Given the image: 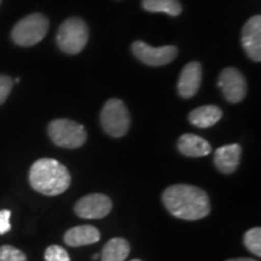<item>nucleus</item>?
I'll use <instances>...</instances> for the list:
<instances>
[{
    "label": "nucleus",
    "instance_id": "obj_16",
    "mask_svg": "<svg viewBox=\"0 0 261 261\" xmlns=\"http://www.w3.org/2000/svg\"><path fill=\"white\" fill-rule=\"evenodd\" d=\"M129 244L123 238L108 241L102 250V261H125L129 254Z\"/></svg>",
    "mask_w": 261,
    "mask_h": 261
},
{
    "label": "nucleus",
    "instance_id": "obj_19",
    "mask_svg": "<svg viewBox=\"0 0 261 261\" xmlns=\"http://www.w3.org/2000/svg\"><path fill=\"white\" fill-rule=\"evenodd\" d=\"M0 261H27L23 252L12 246L0 247Z\"/></svg>",
    "mask_w": 261,
    "mask_h": 261
},
{
    "label": "nucleus",
    "instance_id": "obj_5",
    "mask_svg": "<svg viewBox=\"0 0 261 261\" xmlns=\"http://www.w3.org/2000/svg\"><path fill=\"white\" fill-rule=\"evenodd\" d=\"M103 129L114 138H120L128 132L130 117L125 103L117 98H112L104 104L100 113Z\"/></svg>",
    "mask_w": 261,
    "mask_h": 261
},
{
    "label": "nucleus",
    "instance_id": "obj_24",
    "mask_svg": "<svg viewBox=\"0 0 261 261\" xmlns=\"http://www.w3.org/2000/svg\"><path fill=\"white\" fill-rule=\"evenodd\" d=\"M98 257H99V254H96V255H94V256H93V259H94V260H97V259H98Z\"/></svg>",
    "mask_w": 261,
    "mask_h": 261
},
{
    "label": "nucleus",
    "instance_id": "obj_20",
    "mask_svg": "<svg viewBox=\"0 0 261 261\" xmlns=\"http://www.w3.org/2000/svg\"><path fill=\"white\" fill-rule=\"evenodd\" d=\"M45 260L46 261H70V256L67 250L61 246H50L45 250Z\"/></svg>",
    "mask_w": 261,
    "mask_h": 261
},
{
    "label": "nucleus",
    "instance_id": "obj_3",
    "mask_svg": "<svg viewBox=\"0 0 261 261\" xmlns=\"http://www.w3.org/2000/svg\"><path fill=\"white\" fill-rule=\"evenodd\" d=\"M89 27L79 17H70L61 24L57 33V44L68 55H76L89 41Z\"/></svg>",
    "mask_w": 261,
    "mask_h": 261
},
{
    "label": "nucleus",
    "instance_id": "obj_1",
    "mask_svg": "<svg viewBox=\"0 0 261 261\" xmlns=\"http://www.w3.org/2000/svg\"><path fill=\"white\" fill-rule=\"evenodd\" d=\"M162 201L173 217L182 220L203 219L211 212L208 195L194 185H172L163 192Z\"/></svg>",
    "mask_w": 261,
    "mask_h": 261
},
{
    "label": "nucleus",
    "instance_id": "obj_12",
    "mask_svg": "<svg viewBox=\"0 0 261 261\" xmlns=\"http://www.w3.org/2000/svg\"><path fill=\"white\" fill-rule=\"evenodd\" d=\"M242 148L240 144L223 145L215 150L214 165L224 174H231L240 165Z\"/></svg>",
    "mask_w": 261,
    "mask_h": 261
},
{
    "label": "nucleus",
    "instance_id": "obj_23",
    "mask_svg": "<svg viewBox=\"0 0 261 261\" xmlns=\"http://www.w3.org/2000/svg\"><path fill=\"white\" fill-rule=\"evenodd\" d=\"M226 261H256V260L250 259V257H238V259H230Z\"/></svg>",
    "mask_w": 261,
    "mask_h": 261
},
{
    "label": "nucleus",
    "instance_id": "obj_9",
    "mask_svg": "<svg viewBox=\"0 0 261 261\" xmlns=\"http://www.w3.org/2000/svg\"><path fill=\"white\" fill-rule=\"evenodd\" d=\"M112 200L103 194L84 196L75 204L74 211L83 219H102L112 212Z\"/></svg>",
    "mask_w": 261,
    "mask_h": 261
},
{
    "label": "nucleus",
    "instance_id": "obj_18",
    "mask_svg": "<svg viewBox=\"0 0 261 261\" xmlns=\"http://www.w3.org/2000/svg\"><path fill=\"white\" fill-rule=\"evenodd\" d=\"M244 246L254 255L261 256V228L254 227L244 233Z\"/></svg>",
    "mask_w": 261,
    "mask_h": 261
},
{
    "label": "nucleus",
    "instance_id": "obj_26",
    "mask_svg": "<svg viewBox=\"0 0 261 261\" xmlns=\"http://www.w3.org/2000/svg\"><path fill=\"white\" fill-rule=\"evenodd\" d=\"M130 261H140V260H138V259H135V260H130Z\"/></svg>",
    "mask_w": 261,
    "mask_h": 261
},
{
    "label": "nucleus",
    "instance_id": "obj_7",
    "mask_svg": "<svg viewBox=\"0 0 261 261\" xmlns=\"http://www.w3.org/2000/svg\"><path fill=\"white\" fill-rule=\"evenodd\" d=\"M132 51L140 62L150 67H161L171 63L178 55V48L173 45L152 47L140 40L133 42Z\"/></svg>",
    "mask_w": 261,
    "mask_h": 261
},
{
    "label": "nucleus",
    "instance_id": "obj_21",
    "mask_svg": "<svg viewBox=\"0 0 261 261\" xmlns=\"http://www.w3.org/2000/svg\"><path fill=\"white\" fill-rule=\"evenodd\" d=\"M14 81L8 75L0 74V106L8 99L10 92H11Z\"/></svg>",
    "mask_w": 261,
    "mask_h": 261
},
{
    "label": "nucleus",
    "instance_id": "obj_17",
    "mask_svg": "<svg viewBox=\"0 0 261 261\" xmlns=\"http://www.w3.org/2000/svg\"><path fill=\"white\" fill-rule=\"evenodd\" d=\"M143 8L149 12H163L169 16L181 14V5L178 0H143Z\"/></svg>",
    "mask_w": 261,
    "mask_h": 261
},
{
    "label": "nucleus",
    "instance_id": "obj_22",
    "mask_svg": "<svg viewBox=\"0 0 261 261\" xmlns=\"http://www.w3.org/2000/svg\"><path fill=\"white\" fill-rule=\"evenodd\" d=\"M10 217H11L10 211H0V234H4L11 230Z\"/></svg>",
    "mask_w": 261,
    "mask_h": 261
},
{
    "label": "nucleus",
    "instance_id": "obj_4",
    "mask_svg": "<svg viewBox=\"0 0 261 261\" xmlns=\"http://www.w3.org/2000/svg\"><path fill=\"white\" fill-rule=\"evenodd\" d=\"M48 136L55 144L67 149L80 148L87 139L84 126L68 119H57L50 122Z\"/></svg>",
    "mask_w": 261,
    "mask_h": 261
},
{
    "label": "nucleus",
    "instance_id": "obj_8",
    "mask_svg": "<svg viewBox=\"0 0 261 261\" xmlns=\"http://www.w3.org/2000/svg\"><path fill=\"white\" fill-rule=\"evenodd\" d=\"M218 86L220 87L225 99L230 103L242 102L247 94V81L243 74L232 67L225 68L221 71Z\"/></svg>",
    "mask_w": 261,
    "mask_h": 261
},
{
    "label": "nucleus",
    "instance_id": "obj_14",
    "mask_svg": "<svg viewBox=\"0 0 261 261\" xmlns=\"http://www.w3.org/2000/svg\"><path fill=\"white\" fill-rule=\"evenodd\" d=\"M99 238L100 233L98 228L91 225H83L68 230L64 234V242L70 247H81L97 243Z\"/></svg>",
    "mask_w": 261,
    "mask_h": 261
},
{
    "label": "nucleus",
    "instance_id": "obj_2",
    "mask_svg": "<svg viewBox=\"0 0 261 261\" xmlns=\"http://www.w3.org/2000/svg\"><path fill=\"white\" fill-rule=\"evenodd\" d=\"M70 173L54 159H40L32 165L29 182L35 191L46 196L63 194L70 187Z\"/></svg>",
    "mask_w": 261,
    "mask_h": 261
},
{
    "label": "nucleus",
    "instance_id": "obj_15",
    "mask_svg": "<svg viewBox=\"0 0 261 261\" xmlns=\"http://www.w3.org/2000/svg\"><path fill=\"white\" fill-rule=\"evenodd\" d=\"M223 112L217 106H202L189 114V121L200 128H208L220 121Z\"/></svg>",
    "mask_w": 261,
    "mask_h": 261
},
{
    "label": "nucleus",
    "instance_id": "obj_25",
    "mask_svg": "<svg viewBox=\"0 0 261 261\" xmlns=\"http://www.w3.org/2000/svg\"><path fill=\"white\" fill-rule=\"evenodd\" d=\"M15 83H19V77H16V79H15Z\"/></svg>",
    "mask_w": 261,
    "mask_h": 261
},
{
    "label": "nucleus",
    "instance_id": "obj_27",
    "mask_svg": "<svg viewBox=\"0 0 261 261\" xmlns=\"http://www.w3.org/2000/svg\"><path fill=\"white\" fill-rule=\"evenodd\" d=\"M0 3H2V0H0Z\"/></svg>",
    "mask_w": 261,
    "mask_h": 261
},
{
    "label": "nucleus",
    "instance_id": "obj_10",
    "mask_svg": "<svg viewBox=\"0 0 261 261\" xmlns=\"http://www.w3.org/2000/svg\"><path fill=\"white\" fill-rule=\"evenodd\" d=\"M242 45L248 57L254 62L261 61V16L250 17L242 29Z\"/></svg>",
    "mask_w": 261,
    "mask_h": 261
},
{
    "label": "nucleus",
    "instance_id": "obj_13",
    "mask_svg": "<svg viewBox=\"0 0 261 261\" xmlns=\"http://www.w3.org/2000/svg\"><path fill=\"white\" fill-rule=\"evenodd\" d=\"M178 149L188 158H203L212 151V146L207 140L192 133H185L179 138Z\"/></svg>",
    "mask_w": 261,
    "mask_h": 261
},
{
    "label": "nucleus",
    "instance_id": "obj_6",
    "mask_svg": "<svg viewBox=\"0 0 261 261\" xmlns=\"http://www.w3.org/2000/svg\"><path fill=\"white\" fill-rule=\"evenodd\" d=\"M48 19L41 14H32L18 21L12 29V40L19 46H33L44 39L48 31Z\"/></svg>",
    "mask_w": 261,
    "mask_h": 261
},
{
    "label": "nucleus",
    "instance_id": "obj_11",
    "mask_svg": "<svg viewBox=\"0 0 261 261\" xmlns=\"http://www.w3.org/2000/svg\"><path fill=\"white\" fill-rule=\"evenodd\" d=\"M202 81V67L197 62H191L182 68L178 80V93L182 98H191L198 92Z\"/></svg>",
    "mask_w": 261,
    "mask_h": 261
}]
</instances>
